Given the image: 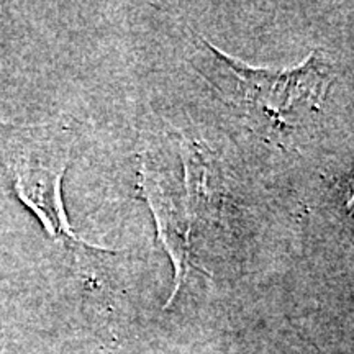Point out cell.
<instances>
[{
    "mask_svg": "<svg viewBox=\"0 0 354 354\" xmlns=\"http://www.w3.org/2000/svg\"><path fill=\"white\" fill-rule=\"evenodd\" d=\"M348 187H349V196L346 197V210L348 214L354 218V174L351 176V179H349Z\"/></svg>",
    "mask_w": 354,
    "mask_h": 354,
    "instance_id": "3957f363",
    "label": "cell"
},
{
    "mask_svg": "<svg viewBox=\"0 0 354 354\" xmlns=\"http://www.w3.org/2000/svg\"><path fill=\"white\" fill-rule=\"evenodd\" d=\"M66 165L61 167L43 166L41 162H32L28 158L19 159L13 166L17 196L25 205L32 209L50 236L64 234L69 240L81 243L82 240L71 228L66 216L63 198H61V180ZM84 243V241H82Z\"/></svg>",
    "mask_w": 354,
    "mask_h": 354,
    "instance_id": "7a4b0ae2",
    "label": "cell"
},
{
    "mask_svg": "<svg viewBox=\"0 0 354 354\" xmlns=\"http://www.w3.org/2000/svg\"><path fill=\"white\" fill-rule=\"evenodd\" d=\"M205 46L202 71L225 99L236 107L261 113L276 127H286V115L299 107H318L331 82V71L320 53H313L294 69L250 68L201 39Z\"/></svg>",
    "mask_w": 354,
    "mask_h": 354,
    "instance_id": "6da1fadb",
    "label": "cell"
}]
</instances>
